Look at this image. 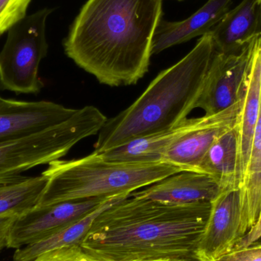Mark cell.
<instances>
[{
	"instance_id": "obj_14",
	"label": "cell",
	"mask_w": 261,
	"mask_h": 261,
	"mask_svg": "<svg viewBox=\"0 0 261 261\" xmlns=\"http://www.w3.org/2000/svg\"><path fill=\"white\" fill-rule=\"evenodd\" d=\"M232 0H208L204 6L184 21L158 23L152 41L151 55L210 33L230 10Z\"/></svg>"
},
{
	"instance_id": "obj_25",
	"label": "cell",
	"mask_w": 261,
	"mask_h": 261,
	"mask_svg": "<svg viewBox=\"0 0 261 261\" xmlns=\"http://www.w3.org/2000/svg\"><path fill=\"white\" fill-rule=\"evenodd\" d=\"M169 261H200L197 258L178 259V260H172Z\"/></svg>"
},
{
	"instance_id": "obj_27",
	"label": "cell",
	"mask_w": 261,
	"mask_h": 261,
	"mask_svg": "<svg viewBox=\"0 0 261 261\" xmlns=\"http://www.w3.org/2000/svg\"><path fill=\"white\" fill-rule=\"evenodd\" d=\"M178 1H182V0H178Z\"/></svg>"
},
{
	"instance_id": "obj_22",
	"label": "cell",
	"mask_w": 261,
	"mask_h": 261,
	"mask_svg": "<svg viewBox=\"0 0 261 261\" xmlns=\"http://www.w3.org/2000/svg\"><path fill=\"white\" fill-rule=\"evenodd\" d=\"M215 261H261V240L244 248H234Z\"/></svg>"
},
{
	"instance_id": "obj_5",
	"label": "cell",
	"mask_w": 261,
	"mask_h": 261,
	"mask_svg": "<svg viewBox=\"0 0 261 261\" xmlns=\"http://www.w3.org/2000/svg\"><path fill=\"white\" fill-rule=\"evenodd\" d=\"M96 107L77 110L65 122L38 133L0 144V182L64 158L80 141L99 134L107 121Z\"/></svg>"
},
{
	"instance_id": "obj_6",
	"label": "cell",
	"mask_w": 261,
	"mask_h": 261,
	"mask_svg": "<svg viewBox=\"0 0 261 261\" xmlns=\"http://www.w3.org/2000/svg\"><path fill=\"white\" fill-rule=\"evenodd\" d=\"M52 11L46 8L26 15L8 31L0 51V90L16 94H38L42 90L38 70L48 51L46 22Z\"/></svg>"
},
{
	"instance_id": "obj_11",
	"label": "cell",
	"mask_w": 261,
	"mask_h": 261,
	"mask_svg": "<svg viewBox=\"0 0 261 261\" xmlns=\"http://www.w3.org/2000/svg\"><path fill=\"white\" fill-rule=\"evenodd\" d=\"M242 106V99L220 113L205 115L197 128L184 134L169 147L163 161L182 171L198 172L202 158L215 140L238 123Z\"/></svg>"
},
{
	"instance_id": "obj_12",
	"label": "cell",
	"mask_w": 261,
	"mask_h": 261,
	"mask_svg": "<svg viewBox=\"0 0 261 261\" xmlns=\"http://www.w3.org/2000/svg\"><path fill=\"white\" fill-rule=\"evenodd\" d=\"M222 192L219 182L200 172L182 171L170 175L130 196L150 199L161 203L186 205L212 202Z\"/></svg>"
},
{
	"instance_id": "obj_19",
	"label": "cell",
	"mask_w": 261,
	"mask_h": 261,
	"mask_svg": "<svg viewBox=\"0 0 261 261\" xmlns=\"http://www.w3.org/2000/svg\"><path fill=\"white\" fill-rule=\"evenodd\" d=\"M47 184L42 173L37 176L21 175L0 182V218H18L36 207Z\"/></svg>"
},
{
	"instance_id": "obj_2",
	"label": "cell",
	"mask_w": 261,
	"mask_h": 261,
	"mask_svg": "<svg viewBox=\"0 0 261 261\" xmlns=\"http://www.w3.org/2000/svg\"><path fill=\"white\" fill-rule=\"evenodd\" d=\"M163 0H88L64 41L73 62L110 87L137 84L148 71Z\"/></svg>"
},
{
	"instance_id": "obj_26",
	"label": "cell",
	"mask_w": 261,
	"mask_h": 261,
	"mask_svg": "<svg viewBox=\"0 0 261 261\" xmlns=\"http://www.w3.org/2000/svg\"><path fill=\"white\" fill-rule=\"evenodd\" d=\"M153 261H169L167 260H153Z\"/></svg>"
},
{
	"instance_id": "obj_23",
	"label": "cell",
	"mask_w": 261,
	"mask_h": 261,
	"mask_svg": "<svg viewBox=\"0 0 261 261\" xmlns=\"http://www.w3.org/2000/svg\"><path fill=\"white\" fill-rule=\"evenodd\" d=\"M261 239V214L259 222L254 228L251 230L248 234L244 236L243 239L238 243L234 248H244L248 246L254 242H258Z\"/></svg>"
},
{
	"instance_id": "obj_9",
	"label": "cell",
	"mask_w": 261,
	"mask_h": 261,
	"mask_svg": "<svg viewBox=\"0 0 261 261\" xmlns=\"http://www.w3.org/2000/svg\"><path fill=\"white\" fill-rule=\"evenodd\" d=\"M241 189L224 190L211 202V211L196 250L200 261H215L232 251L240 236Z\"/></svg>"
},
{
	"instance_id": "obj_13",
	"label": "cell",
	"mask_w": 261,
	"mask_h": 261,
	"mask_svg": "<svg viewBox=\"0 0 261 261\" xmlns=\"http://www.w3.org/2000/svg\"><path fill=\"white\" fill-rule=\"evenodd\" d=\"M216 52L238 54L261 36V0H242L210 32Z\"/></svg>"
},
{
	"instance_id": "obj_17",
	"label": "cell",
	"mask_w": 261,
	"mask_h": 261,
	"mask_svg": "<svg viewBox=\"0 0 261 261\" xmlns=\"http://www.w3.org/2000/svg\"><path fill=\"white\" fill-rule=\"evenodd\" d=\"M240 236L255 227L261 214V101L246 173L241 186Z\"/></svg>"
},
{
	"instance_id": "obj_4",
	"label": "cell",
	"mask_w": 261,
	"mask_h": 261,
	"mask_svg": "<svg viewBox=\"0 0 261 261\" xmlns=\"http://www.w3.org/2000/svg\"><path fill=\"white\" fill-rule=\"evenodd\" d=\"M182 171L163 161L140 164L109 161L95 151L80 159L58 160L42 172L47 184L38 205L130 195Z\"/></svg>"
},
{
	"instance_id": "obj_8",
	"label": "cell",
	"mask_w": 261,
	"mask_h": 261,
	"mask_svg": "<svg viewBox=\"0 0 261 261\" xmlns=\"http://www.w3.org/2000/svg\"><path fill=\"white\" fill-rule=\"evenodd\" d=\"M255 41V40H254ZM254 41L238 54L213 56L196 103L205 115L220 113L243 97Z\"/></svg>"
},
{
	"instance_id": "obj_1",
	"label": "cell",
	"mask_w": 261,
	"mask_h": 261,
	"mask_svg": "<svg viewBox=\"0 0 261 261\" xmlns=\"http://www.w3.org/2000/svg\"><path fill=\"white\" fill-rule=\"evenodd\" d=\"M211 202L161 203L128 196L96 217L79 245L99 261L196 258Z\"/></svg>"
},
{
	"instance_id": "obj_24",
	"label": "cell",
	"mask_w": 261,
	"mask_h": 261,
	"mask_svg": "<svg viewBox=\"0 0 261 261\" xmlns=\"http://www.w3.org/2000/svg\"><path fill=\"white\" fill-rule=\"evenodd\" d=\"M15 219V217L0 218V253L7 248L9 230Z\"/></svg>"
},
{
	"instance_id": "obj_7",
	"label": "cell",
	"mask_w": 261,
	"mask_h": 261,
	"mask_svg": "<svg viewBox=\"0 0 261 261\" xmlns=\"http://www.w3.org/2000/svg\"><path fill=\"white\" fill-rule=\"evenodd\" d=\"M112 197L38 205L14 220L9 230L7 248L18 249L46 239L77 222Z\"/></svg>"
},
{
	"instance_id": "obj_3",
	"label": "cell",
	"mask_w": 261,
	"mask_h": 261,
	"mask_svg": "<svg viewBox=\"0 0 261 261\" xmlns=\"http://www.w3.org/2000/svg\"><path fill=\"white\" fill-rule=\"evenodd\" d=\"M215 53L212 35H202L191 51L161 72L129 107L107 119L94 151L101 153L182 123L196 109Z\"/></svg>"
},
{
	"instance_id": "obj_10",
	"label": "cell",
	"mask_w": 261,
	"mask_h": 261,
	"mask_svg": "<svg viewBox=\"0 0 261 261\" xmlns=\"http://www.w3.org/2000/svg\"><path fill=\"white\" fill-rule=\"evenodd\" d=\"M76 111L50 101L27 102L0 96V144L59 125Z\"/></svg>"
},
{
	"instance_id": "obj_18",
	"label": "cell",
	"mask_w": 261,
	"mask_h": 261,
	"mask_svg": "<svg viewBox=\"0 0 261 261\" xmlns=\"http://www.w3.org/2000/svg\"><path fill=\"white\" fill-rule=\"evenodd\" d=\"M129 196L128 194H123L113 196L77 222L63 228L58 232L32 245L16 249L14 253L13 261H32L48 251L79 245L99 214L109 207Z\"/></svg>"
},
{
	"instance_id": "obj_21",
	"label": "cell",
	"mask_w": 261,
	"mask_h": 261,
	"mask_svg": "<svg viewBox=\"0 0 261 261\" xmlns=\"http://www.w3.org/2000/svg\"><path fill=\"white\" fill-rule=\"evenodd\" d=\"M32 261H99L86 254L79 245L54 250L38 256Z\"/></svg>"
},
{
	"instance_id": "obj_16",
	"label": "cell",
	"mask_w": 261,
	"mask_h": 261,
	"mask_svg": "<svg viewBox=\"0 0 261 261\" xmlns=\"http://www.w3.org/2000/svg\"><path fill=\"white\" fill-rule=\"evenodd\" d=\"M198 172L214 178L222 191L241 188L237 124L215 140L202 158Z\"/></svg>"
},
{
	"instance_id": "obj_15",
	"label": "cell",
	"mask_w": 261,
	"mask_h": 261,
	"mask_svg": "<svg viewBox=\"0 0 261 261\" xmlns=\"http://www.w3.org/2000/svg\"><path fill=\"white\" fill-rule=\"evenodd\" d=\"M203 120L204 116L187 119L176 128L136 138L126 144L99 153L104 159L116 162L140 164L161 162L167 149L177 138L197 128Z\"/></svg>"
},
{
	"instance_id": "obj_20",
	"label": "cell",
	"mask_w": 261,
	"mask_h": 261,
	"mask_svg": "<svg viewBox=\"0 0 261 261\" xmlns=\"http://www.w3.org/2000/svg\"><path fill=\"white\" fill-rule=\"evenodd\" d=\"M32 0H0V36L26 16Z\"/></svg>"
}]
</instances>
